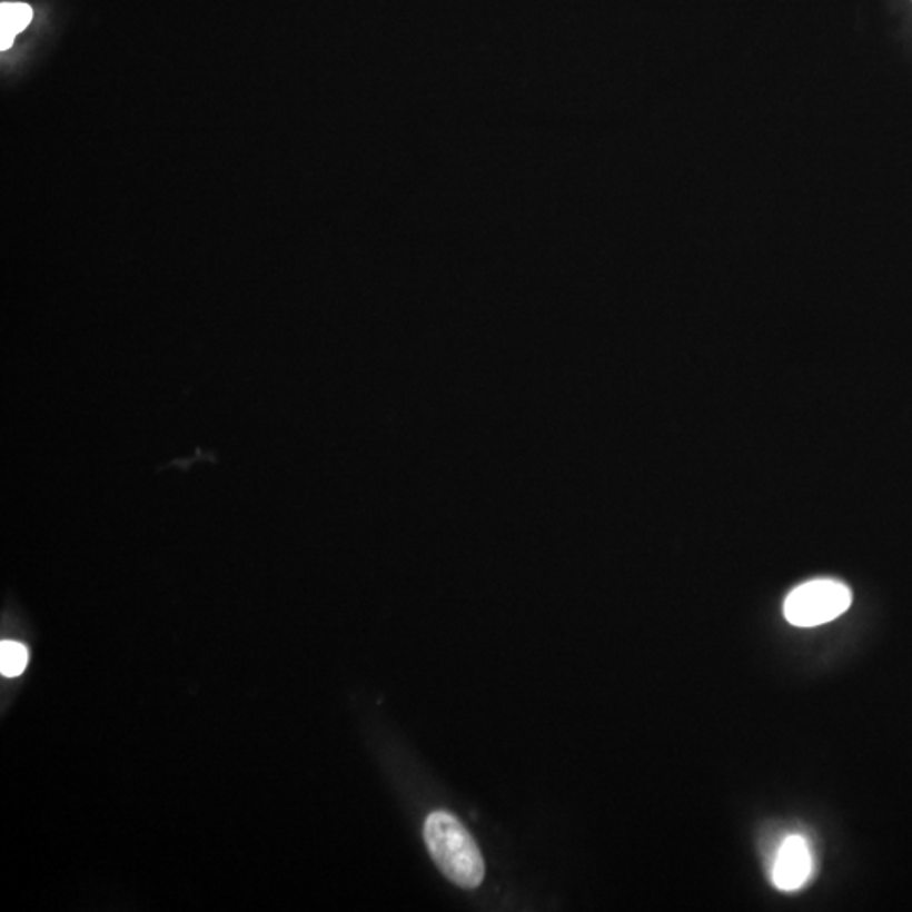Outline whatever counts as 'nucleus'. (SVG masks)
<instances>
[{
	"label": "nucleus",
	"instance_id": "f257e3e1",
	"mask_svg": "<svg viewBox=\"0 0 912 912\" xmlns=\"http://www.w3.org/2000/svg\"><path fill=\"white\" fill-rule=\"evenodd\" d=\"M429 855L439 872L462 889H477L484 882L485 862L467 826L448 811H433L423 829Z\"/></svg>",
	"mask_w": 912,
	"mask_h": 912
},
{
	"label": "nucleus",
	"instance_id": "39448f33",
	"mask_svg": "<svg viewBox=\"0 0 912 912\" xmlns=\"http://www.w3.org/2000/svg\"><path fill=\"white\" fill-rule=\"evenodd\" d=\"M28 664V651L22 644L4 641L0 646V671L8 677L19 676Z\"/></svg>",
	"mask_w": 912,
	"mask_h": 912
},
{
	"label": "nucleus",
	"instance_id": "7ed1b4c3",
	"mask_svg": "<svg viewBox=\"0 0 912 912\" xmlns=\"http://www.w3.org/2000/svg\"><path fill=\"white\" fill-rule=\"evenodd\" d=\"M811 872H813V853L806 840L801 835L787 836L775 856L774 869H772V882L775 888L784 892L797 891L806 884Z\"/></svg>",
	"mask_w": 912,
	"mask_h": 912
},
{
	"label": "nucleus",
	"instance_id": "20e7f679",
	"mask_svg": "<svg viewBox=\"0 0 912 912\" xmlns=\"http://www.w3.org/2000/svg\"><path fill=\"white\" fill-rule=\"evenodd\" d=\"M32 9L26 4H2L0 8V50H9L19 32L28 28Z\"/></svg>",
	"mask_w": 912,
	"mask_h": 912
},
{
	"label": "nucleus",
	"instance_id": "f03ea898",
	"mask_svg": "<svg viewBox=\"0 0 912 912\" xmlns=\"http://www.w3.org/2000/svg\"><path fill=\"white\" fill-rule=\"evenodd\" d=\"M852 592L836 579H811L794 588L784 602V615L796 627L829 624L849 611Z\"/></svg>",
	"mask_w": 912,
	"mask_h": 912
}]
</instances>
